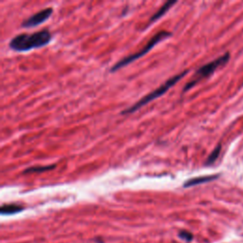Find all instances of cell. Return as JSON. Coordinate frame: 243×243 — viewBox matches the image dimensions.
I'll list each match as a JSON object with an SVG mask.
<instances>
[{
	"mask_svg": "<svg viewBox=\"0 0 243 243\" xmlns=\"http://www.w3.org/2000/svg\"><path fill=\"white\" fill-rule=\"evenodd\" d=\"M218 175H213V176H202V177H197V178L190 179L184 182L183 186L184 187H191V186H195L197 184H201V183L205 182H209L211 181H214L218 178Z\"/></svg>",
	"mask_w": 243,
	"mask_h": 243,
	"instance_id": "6",
	"label": "cell"
},
{
	"mask_svg": "<svg viewBox=\"0 0 243 243\" xmlns=\"http://www.w3.org/2000/svg\"><path fill=\"white\" fill-rule=\"evenodd\" d=\"M55 168V164H49V165H39V166H32V167H28L27 169L23 171L24 174H29V173H41V172H45L51 170V169Z\"/></svg>",
	"mask_w": 243,
	"mask_h": 243,
	"instance_id": "9",
	"label": "cell"
},
{
	"mask_svg": "<svg viewBox=\"0 0 243 243\" xmlns=\"http://www.w3.org/2000/svg\"><path fill=\"white\" fill-rule=\"evenodd\" d=\"M176 4V1H168V2H165L163 6L160 7V8L153 14V15L150 17V19H149V23H152V22H155L156 20H158V19H160L161 16L164 15V14L171 8V7L173 6V5H175Z\"/></svg>",
	"mask_w": 243,
	"mask_h": 243,
	"instance_id": "8",
	"label": "cell"
},
{
	"mask_svg": "<svg viewBox=\"0 0 243 243\" xmlns=\"http://www.w3.org/2000/svg\"><path fill=\"white\" fill-rule=\"evenodd\" d=\"M169 36H171V32H169L167 31H161V32L156 33L148 42L146 43V45L141 50H139L138 52H135V53L131 54V55H128L127 57L121 59L120 61H118L113 66V67L110 69V72H114V71H117L118 69H121L122 68L126 67V66L129 65L130 63L136 61L137 59L143 57L144 54H146L147 52H148L150 49H152L154 47H155L156 44H158L159 42L166 39L167 37H169Z\"/></svg>",
	"mask_w": 243,
	"mask_h": 243,
	"instance_id": "3",
	"label": "cell"
},
{
	"mask_svg": "<svg viewBox=\"0 0 243 243\" xmlns=\"http://www.w3.org/2000/svg\"><path fill=\"white\" fill-rule=\"evenodd\" d=\"M229 57H230L229 53H225L224 55L215 59L214 61H212L208 64L202 66L201 68H200L196 71V73L193 76V79L185 85L184 88H183V91L184 92L187 91L188 89H190V88H192L196 84H197V82H200L201 80L210 76L212 73H214L217 70L218 68H219L220 66L224 65L228 61Z\"/></svg>",
	"mask_w": 243,
	"mask_h": 243,
	"instance_id": "4",
	"label": "cell"
},
{
	"mask_svg": "<svg viewBox=\"0 0 243 243\" xmlns=\"http://www.w3.org/2000/svg\"><path fill=\"white\" fill-rule=\"evenodd\" d=\"M179 237L186 241H191L193 239V235L188 231H181L179 233Z\"/></svg>",
	"mask_w": 243,
	"mask_h": 243,
	"instance_id": "11",
	"label": "cell"
},
{
	"mask_svg": "<svg viewBox=\"0 0 243 243\" xmlns=\"http://www.w3.org/2000/svg\"><path fill=\"white\" fill-rule=\"evenodd\" d=\"M51 40V34L48 29H42L33 33H21L10 41V48L17 52H24L33 49L48 45Z\"/></svg>",
	"mask_w": 243,
	"mask_h": 243,
	"instance_id": "1",
	"label": "cell"
},
{
	"mask_svg": "<svg viewBox=\"0 0 243 243\" xmlns=\"http://www.w3.org/2000/svg\"><path fill=\"white\" fill-rule=\"evenodd\" d=\"M187 72H188V70H184V71L179 73V74H176V75L172 76L170 79H168L167 81H165V82L161 86L157 87L156 89H154L150 93H148L147 95H145V96H143L142 99H140L138 102H136L134 105H132L128 108L124 109L123 111L121 112V114H123V115L131 114V113L137 111V110L140 109L141 107L144 106L146 104H148V103H150L151 101L155 100V99H157V98H159L160 96H163L164 93L167 92V90L169 89V88H171L173 86H175L176 83H178L183 76L186 75Z\"/></svg>",
	"mask_w": 243,
	"mask_h": 243,
	"instance_id": "2",
	"label": "cell"
},
{
	"mask_svg": "<svg viewBox=\"0 0 243 243\" xmlns=\"http://www.w3.org/2000/svg\"><path fill=\"white\" fill-rule=\"evenodd\" d=\"M220 149H221V146L220 145H218L216 148L213 150V152L209 155V157L207 158V160H206V163L205 164L206 165H210L212 164H214L215 161L217 160V159L218 158L219 156V153H220Z\"/></svg>",
	"mask_w": 243,
	"mask_h": 243,
	"instance_id": "10",
	"label": "cell"
},
{
	"mask_svg": "<svg viewBox=\"0 0 243 243\" xmlns=\"http://www.w3.org/2000/svg\"><path fill=\"white\" fill-rule=\"evenodd\" d=\"M52 12H53L52 8L43 9L40 12L32 14V15L29 16L28 19L24 20L23 23H22V27H24V28H33V27L38 26V25L42 24L43 22H45L46 20H48L49 18V16L51 15Z\"/></svg>",
	"mask_w": 243,
	"mask_h": 243,
	"instance_id": "5",
	"label": "cell"
},
{
	"mask_svg": "<svg viewBox=\"0 0 243 243\" xmlns=\"http://www.w3.org/2000/svg\"><path fill=\"white\" fill-rule=\"evenodd\" d=\"M24 210L23 206L19 204H4L0 208V212L2 215H13Z\"/></svg>",
	"mask_w": 243,
	"mask_h": 243,
	"instance_id": "7",
	"label": "cell"
}]
</instances>
